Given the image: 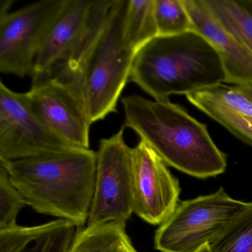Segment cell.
Segmentation results:
<instances>
[{
  "instance_id": "obj_12",
  "label": "cell",
  "mask_w": 252,
  "mask_h": 252,
  "mask_svg": "<svg viewBox=\"0 0 252 252\" xmlns=\"http://www.w3.org/2000/svg\"><path fill=\"white\" fill-rule=\"evenodd\" d=\"M194 30L203 35L218 51L228 83L252 87V53L214 17L203 0H184Z\"/></svg>"
},
{
  "instance_id": "obj_2",
  "label": "cell",
  "mask_w": 252,
  "mask_h": 252,
  "mask_svg": "<svg viewBox=\"0 0 252 252\" xmlns=\"http://www.w3.org/2000/svg\"><path fill=\"white\" fill-rule=\"evenodd\" d=\"M0 163L27 206L79 228L87 224L95 189L96 152L74 148Z\"/></svg>"
},
{
  "instance_id": "obj_19",
  "label": "cell",
  "mask_w": 252,
  "mask_h": 252,
  "mask_svg": "<svg viewBox=\"0 0 252 252\" xmlns=\"http://www.w3.org/2000/svg\"><path fill=\"white\" fill-rule=\"evenodd\" d=\"M26 206L23 196L11 183L8 171L0 163V231L17 226V217Z\"/></svg>"
},
{
  "instance_id": "obj_10",
  "label": "cell",
  "mask_w": 252,
  "mask_h": 252,
  "mask_svg": "<svg viewBox=\"0 0 252 252\" xmlns=\"http://www.w3.org/2000/svg\"><path fill=\"white\" fill-rule=\"evenodd\" d=\"M179 181L161 158L143 141L132 148L133 212L151 225H161L179 203Z\"/></svg>"
},
{
  "instance_id": "obj_3",
  "label": "cell",
  "mask_w": 252,
  "mask_h": 252,
  "mask_svg": "<svg viewBox=\"0 0 252 252\" xmlns=\"http://www.w3.org/2000/svg\"><path fill=\"white\" fill-rule=\"evenodd\" d=\"M122 103L124 127L132 129L166 165L197 178L225 172L226 156L211 138L207 126L181 106L138 95L125 97Z\"/></svg>"
},
{
  "instance_id": "obj_21",
  "label": "cell",
  "mask_w": 252,
  "mask_h": 252,
  "mask_svg": "<svg viewBox=\"0 0 252 252\" xmlns=\"http://www.w3.org/2000/svg\"><path fill=\"white\" fill-rule=\"evenodd\" d=\"M206 115L231 133L252 145V118L247 117L217 104H211Z\"/></svg>"
},
{
  "instance_id": "obj_11",
  "label": "cell",
  "mask_w": 252,
  "mask_h": 252,
  "mask_svg": "<svg viewBox=\"0 0 252 252\" xmlns=\"http://www.w3.org/2000/svg\"><path fill=\"white\" fill-rule=\"evenodd\" d=\"M95 0H65L36 55L35 73L63 64L80 42L92 17Z\"/></svg>"
},
{
  "instance_id": "obj_14",
  "label": "cell",
  "mask_w": 252,
  "mask_h": 252,
  "mask_svg": "<svg viewBox=\"0 0 252 252\" xmlns=\"http://www.w3.org/2000/svg\"><path fill=\"white\" fill-rule=\"evenodd\" d=\"M69 252H138L126 224L105 222L79 228Z\"/></svg>"
},
{
  "instance_id": "obj_8",
  "label": "cell",
  "mask_w": 252,
  "mask_h": 252,
  "mask_svg": "<svg viewBox=\"0 0 252 252\" xmlns=\"http://www.w3.org/2000/svg\"><path fill=\"white\" fill-rule=\"evenodd\" d=\"M65 0H40L0 17V71L33 76L36 55Z\"/></svg>"
},
{
  "instance_id": "obj_4",
  "label": "cell",
  "mask_w": 252,
  "mask_h": 252,
  "mask_svg": "<svg viewBox=\"0 0 252 252\" xmlns=\"http://www.w3.org/2000/svg\"><path fill=\"white\" fill-rule=\"evenodd\" d=\"M129 81L156 101H169L226 82L222 60L198 32L156 36L135 53Z\"/></svg>"
},
{
  "instance_id": "obj_15",
  "label": "cell",
  "mask_w": 252,
  "mask_h": 252,
  "mask_svg": "<svg viewBox=\"0 0 252 252\" xmlns=\"http://www.w3.org/2000/svg\"><path fill=\"white\" fill-rule=\"evenodd\" d=\"M218 22L252 53V0H203Z\"/></svg>"
},
{
  "instance_id": "obj_7",
  "label": "cell",
  "mask_w": 252,
  "mask_h": 252,
  "mask_svg": "<svg viewBox=\"0 0 252 252\" xmlns=\"http://www.w3.org/2000/svg\"><path fill=\"white\" fill-rule=\"evenodd\" d=\"M78 148L57 135L32 105L27 93L0 82V160L11 161Z\"/></svg>"
},
{
  "instance_id": "obj_23",
  "label": "cell",
  "mask_w": 252,
  "mask_h": 252,
  "mask_svg": "<svg viewBox=\"0 0 252 252\" xmlns=\"http://www.w3.org/2000/svg\"><path fill=\"white\" fill-rule=\"evenodd\" d=\"M252 102V87L236 86Z\"/></svg>"
},
{
  "instance_id": "obj_24",
  "label": "cell",
  "mask_w": 252,
  "mask_h": 252,
  "mask_svg": "<svg viewBox=\"0 0 252 252\" xmlns=\"http://www.w3.org/2000/svg\"><path fill=\"white\" fill-rule=\"evenodd\" d=\"M196 252H212V249H211L210 245L206 244L203 247L200 248V249Z\"/></svg>"
},
{
  "instance_id": "obj_13",
  "label": "cell",
  "mask_w": 252,
  "mask_h": 252,
  "mask_svg": "<svg viewBox=\"0 0 252 252\" xmlns=\"http://www.w3.org/2000/svg\"><path fill=\"white\" fill-rule=\"evenodd\" d=\"M79 227L63 219L0 231V252H69Z\"/></svg>"
},
{
  "instance_id": "obj_18",
  "label": "cell",
  "mask_w": 252,
  "mask_h": 252,
  "mask_svg": "<svg viewBox=\"0 0 252 252\" xmlns=\"http://www.w3.org/2000/svg\"><path fill=\"white\" fill-rule=\"evenodd\" d=\"M158 36H169L194 31L184 0H155Z\"/></svg>"
},
{
  "instance_id": "obj_5",
  "label": "cell",
  "mask_w": 252,
  "mask_h": 252,
  "mask_svg": "<svg viewBox=\"0 0 252 252\" xmlns=\"http://www.w3.org/2000/svg\"><path fill=\"white\" fill-rule=\"evenodd\" d=\"M247 203L233 198L222 187L212 194L179 202L156 230L155 249L160 252H196L215 241Z\"/></svg>"
},
{
  "instance_id": "obj_16",
  "label": "cell",
  "mask_w": 252,
  "mask_h": 252,
  "mask_svg": "<svg viewBox=\"0 0 252 252\" xmlns=\"http://www.w3.org/2000/svg\"><path fill=\"white\" fill-rule=\"evenodd\" d=\"M123 36L125 45L135 52L158 36L155 0H128Z\"/></svg>"
},
{
  "instance_id": "obj_9",
  "label": "cell",
  "mask_w": 252,
  "mask_h": 252,
  "mask_svg": "<svg viewBox=\"0 0 252 252\" xmlns=\"http://www.w3.org/2000/svg\"><path fill=\"white\" fill-rule=\"evenodd\" d=\"M27 94L38 114L57 135L78 148L90 149L91 124L72 81L57 73H35Z\"/></svg>"
},
{
  "instance_id": "obj_17",
  "label": "cell",
  "mask_w": 252,
  "mask_h": 252,
  "mask_svg": "<svg viewBox=\"0 0 252 252\" xmlns=\"http://www.w3.org/2000/svg\"><path fill=\"white\" fill-rule=\"evenodd\" d=\"M212 252H252V202L210 244Z\"/></svg>"
},
{
  "instance_id": "obj_1",
  "label": "cell",
  "mask_w": 252,
  "mask_h": 252,
  "mask_svg": "<svg viewBox=\"0 0 252 252\" xmlns=\"http://www.w3.org/2000/svg\"><path fill=\"white\" fill-rule=\"evenodd\" d=\"M128 0H95L88 29L68 58L51 71L72 81L91 125L116 113L135 51L125 45Z\"/></svg>"
},
{
  "instance_id": "obj_20",
  "label": "cell",
  "mask_w": 252,
  "mask_h": 252,
  "mask_svg": "<svg viewBox=\"0 0 252 252\" xmlns=\"http://www.w3.org/2000/svg\"><path fill=\"white\" fill-rule=\"evenodd\" d=\"M194 94L239 114L252 118V101L236 86L227 87L220 85Z\"/></svg>"
},
{
  "instance_id": "obj_22",
  "label": "cell",
  "mask_w": 252,
  "mask_h": 252,
  "mask_svg": "<svg viewBox=\"0 0 252 252\" xmlns=\"http://www.w3.org/2000/svg\"><path fill=\"white\" fill-rule=\"evenodd\" d=\"M14 0H0V17L9 13V9L12 5Z\"/></svg>"
},
{
  "instance_id": "obj_6",
  "label": "cell",
  "mask_w": 252,
  "mask_h": 252,
  "mask_svg": "<svg viewBox=\"0 0 252 252\" xmlns=\"http://www.w3.org/2000/svg\"><path fill=\"white\" fill-rule=\"evenodd\" d=\"M96 153L95 189L87 225L126 224L134 212L132 148L125 142V127L101 139Z\"/></svg>"
}]
</instances>
